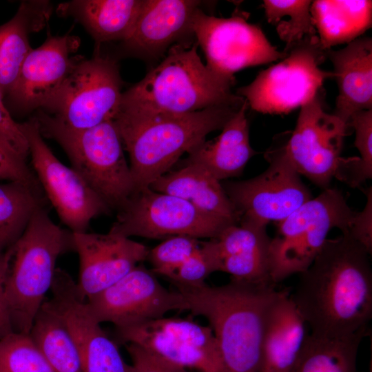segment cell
Instances as JSON below:
<instances>
[{
    "label": "cell",
    "instance_id": "obj_1",
    "mask_svg": "<svg viewBox=\"0 0 372 372\" xmlns=\"http://www.w3.org/2000/svg\"><path fill=\"white\" fill-rule=\"evenodd\" d=\"M371 254L347 234L327 239L299 273L291 296L311 334L342 338L368 331L372 317Z\"/></svg>",
    "mask_w": 372,
    "mask_h": 372
},
{
    "label": "cell",
    "instance_id": "obj_2",
    "mask_svg": "<svg viewBox=\"0 0 372 372\" xmlns=\"http://www.w3.org/2000/svg\"><path fill=\"white\" fill-rule=\"evenodd\" d=\"M276 285L231 279L211 287L174 285L188 311L205 317L216 340L223 372H258L269 311L282 292Z\"/></svg>",
    "mask_w": 372,
    "mask_h": 372
},
{
    "label": "cell",
    "instance_id": "obj_3",
    "mask_svg": "<svg viewBox=\"0 0 372 372\" xmlns=\"http://www.w3.org/2000/svg\"><path fill=\"white\" fill-rule=\"evenodd\" d=\"M244 102L187 114L121 104L114 121L130 156L135 192L169 172L183 154L204 142L208 134L222 130Z\"/></svg>",
    "mask_w": 372,
    "mask_h": 372
},
{
    "label": "cell",
    "instance_id": "obj_4",
    "mask_svg": "<svg viewBox=\"0 0 372 372\" xmlns=\"http://www.w3.org/2000/svg\"><path fill=\"white\" fill-rule=\"evenodd\" d=\"M197 43H177L136 84L123 92L121 104L172 114L240 104L234 94L235 78L209 70L197 53Z\"/></svg>",
    "mask_w": 372,
    "mask_h": 372
},
{
    "label": "cell",
    "instance_id": "obj_5",
    "mask_svg": "<svg viewBox=\"0 0 372 372\" xmlns=\"http://www.w3.org/2000/svg\"><path fill=\"white\" fill-rule=\"evenodd\" d=\"M68 251H75L73 233L56 225L42 207L5 251V296L13 332L29 335L50 289L56 260Z\"/></svg>",
    "mask_w": 372,
    "mask_h": 372
},
{
    "label": "cell",
    "instance_id": "obj_6",
    "mask_svg": "<svg viewBox=\"0 0 372 372\" xmlns=\"http://www.w3.org/2000/svg\"><path fill=\"white\" fill-rule=\"evenodd\" d=\"M43 136L56 141L74 169L107 203L118 210L135 192L122 140L114 120L74 130L38 110L34 116Z\"/></svg>",
    "mask_w": 372,
    "mask_h": 372
},
{
    "label": "cell",
    "instance_id": "obj_7",
    "mask_svg": "<svg viewBox=\"0 0 372 372\" xmlns=\"http://www.w3.org/2000/svg\"><path fill=\"white\" fill-rule=\"evenodd\" d=\"M355 214L342 192L329 187L278 222L269 246L273 283L304 271L320 252L329 232L338 228L342 234L349 233Z\"/></svg>",
    "mask_w": 372,
    "mask_h": 372
},
{
    "label": "cell",
    "instance_id": "obj_8",
    "mask_svg": "<svg viewBox=\"0 0 372 372\" xmlns=\"http://www.w3.org/2000/svg\"><path fill=\"white\" fill-rule=\"evenodd\" d=\"M283 52L287 54L280 62L237 90L236 94L256 112L281 114L301 107L316 96L326 79L334 76L333 72L320 68L327 50L318 35L306 37Z\"/></svg>",
    "mask_w": 372,
    "mask_h": 372
},
{
    "label": "cell",
    "instance_id": "obj_9",
    "mask_svg": "<svg viewBox=\"0 0 372 372\" xmlns=\"http://www.w3.org/2000/svg\"><path fill=\"white\" fill-rule=\"evenodd\" d=\"M122 81L116 62L96 54L83 58L54 96L39 109L71 130L114 120L121 105Z\"/></svg>",
    "mask_w": 372,
    "mask_h": 372
},
{
    "label": "cell",
    "instance_id": "obj_10",
    "mask_svg": "<svg viewBox=\"0 0 372 372\" xmlns=\"http://www.w3.org/2000/svg\"><path fill=\"white\" fill-rule=\"evenodd\" d=\"M234 223L203 211L187 201L147 187L136 191L118 210L109 232L130 238L186 236L215 238Z\"/></svg>",
    "mask_w": 372,
    "mask_h": 372
},
{
    "label": "cell",
    "instance_id": "obj_11",
    "mask_svg": "<svg viewBox=\"0 0 372 372\" xmlns=\"http://www.w3.org/2000/svg\"><path fill=\"white\" fill-rule=\"evenodd\" d=\"M268 167L257 176L222 184L240 216L239 224L267 227L280 222L312 198L300 175L273 143L265 153Z\"/></svg>",
    "mask_w": 372,
    "mask_h": 372
},
{
    "label": "cell",
    "instance_id": "obj_12",
    "mask_svg": "<svg viewBox=\"0 0 372 372\" xmlns=\"http://www.w3.org/2000/svg\"><path fill=\"white\" fill-rule=\"evenodd\" d=\"M320 91L301 107L294 130L273 143L300 175L324 190L331 187L350 127L325 112Z\"/></svg>",
    "mask_w": 372,
    "mask_h": 372
},
{
    "label": "cell",
    "instance_id": "obj_13",
    "mask_svg": "<svg viewBox=\"0 0 372 372\" xmlns=\"http://www.w3.org/2000/svg\"><path fill=\"white\" fill-rule=\"evenodd\" d=\"M36 176L48 200L73 233L86 232L95 217L111 209L72 168L63 165L46 145L34 116L20 123Z\"/></svg>",
    "mask_w": 372,
    "mask_h": 372
},
{
    "label": "cell",
    "instance_id": "obj_14",
    "mask_svg": "<svg viewBox=\"0 0 372 372\" xmlns=\"http://www.w3.org/2000/svg\"><path fill=\"white\" fill-rule=\"evenodd\" d=\"M191 30L205 53L207 67L224 76L233 78L238 70L282 59L287 54L272 45L259 26L239 15L218 18L198 8Z\"/></svg>",
    "mask_w": 372,
    "mask_h": 372
},
{
    "label": "cell",
    "instance_id": "obj_15",
    "mask_svg": "<svg viewBox=\"0 0 372 372\" xmlns=\"http://www.w3.org/2000/svg\"><path fill=\"white\" fill-rule=\"evenodd\" d=\"M125 343L138 344L180 367L223 372L219 351L209 327L192 320L165 318L116 328Z\"/></svg>",
    "mask_w": 372,
    "mask_h": 372
},
{
    "label": "cell",
    "instance_id": "obj_16",
    "mask_svg": "<svg viewBox=\"0 0 372 372\" xmlns=\"http://www.w3.org/2000/svg\"><path fill=\"white\" fill-rule=\"evenodd\" d=\"M87 300L99 323L112 322L116 328L161 318L170 311L188 310L180 293L164 287L142 265Z\"/></svg>",
    "mask_w": 372,
    "mask_h": 372
},
{
    "label": "cell",
    "instance_id": "obj_17",
    "mask_svg": "<svg viewBox=\"0 0 372 372\" xmlns=\"http://www.w3.org/2000/svg\"><path fill=\"white\" fill-rule=\"evenodd\" d=\"M79 45L77 37L48 34L41 46L32 49L23 63L14 85L6 95L5 103L9 112L24 114L41 109L83 58L72 56Z\"/></svg>",
    "mask_w": 372,
    "mask_h": 372
},
{
    "label": "cell",
    "instance_id": "obj_18",
    "mask_svg": "<svg viewBox=\"0 0 372 372\" xmlns=\"http://www.w3.org/2000/svg\"><path fill=\"white\" fill-rule=\"evenodd\" d=\"M73 239L80 262L76 289L83 300L117 282L149 253L144 245L110 232L73 233Z\"/></svg>",
    "mask_w": 372,
    "mask_h": 372
},
{
    "label": "cell",
    "instance_id": "obj_19",
    "mask_svg": "<svg viewBox=\"0 0 372 372\" xmlns=\"http://www.w3.org/2000/svg\"><path fill=\"white\" fill-rule=\"evenodd\" d=\"M200 1L143 0L141 10L124 47L136 54L156 58L190 32L191 23Z\"/></svg>",
    "mask_w": 372,
    "mask_h": 372
},
{
    "label": "cell",
    "instance_id": "obj_20",
    "mask_svg": "<svg viewBox=\"0 0 372 372\" xmlns=\"http://www.w3.org/2000/svg\"><path fill=\"white\" fill-rule=\"evenodd\" d=\"M271 238L267 227L234 224L212 238L219 271L231 279L258 285H275L270 276Z\"/></svg>",
    "mask_w": 372,
    "mask_h": 372
},
{
    "label": "cell",
    "instance_id": "obj_21",
    "mask_svg": "<svg viewBox=\"0 0 372 372\" xmlns=\"http://www.w3.org/2000/svg\"><path fill=\"white\" fill-rule=\"evenodd\" d=\"M338 87L333 114L348 125L355 112L372 110V39L358 38L342 49L327 50Z\"/></svg>",
    "mask_w": 372,
    "mask_h": 372
},
{
    "label": "cell",
    "instance_id": "obj_22",
    "mask_svg": "<svg viewBox=\"0 0 372 372\" xmlns=\"http://www.w3.org/2000/svg\"><path fill=\"white\" fill-rule=\"evenodd\" d=\"M307 327L289 290L283 289L267 318L258 372H291L309 335Z\"/></svg>",
    "mask_w": 372,
    "mask_h": 372
},
{
    "label": "cell",
    "instance_id": "obj_23",
    "mask_svg": "<svg viewBox=\"0 0 372 372\" xmlns=\"http://www.w3.org/2000/svg\"><path fill=\"white\" fill-rule=\"evenodd\" d=\"M248 107L245 100L217 138L196 146L181 163L196 164L219 181L240 175L249 159L257 154L249 143Z\"/></svg>",
    "mask_w": 372,
    "mask_h": 372
},
{
    "label": "cell",
    "instance_id": "obj_24",
    "mask_svg": "<svg viewBox=\"0 0 372 372\" xmlns=\"http://www.w3.org/2000/svg\"><path fill=\"white\" fill-rule=\"evenodd\" d=\"M149 187L179 197L212 216L239 223L240 216L220 181L196 164L181 163L180 167L159 177Z\"/></svg>",
    "mask_w": 372,
    "mask_h": 372
},
{
    "label": "cell",
    "instance_id": "obj_25",
    "mask_svg": "<svg viewBox=\"0 0 372 372\" xmlns=\"http://www.w3.org/2000/svg\"><path fill=\"white\" fill-rule=\"evenodd\" d=\"M52 9L48 1H23L15 15L0 25V90L4 96L14 85L32 49L29 35L47 24Z\"/></svg>",
    "mask_w": 372,
    "mask_h": 372
},
{
    "label": "cell",
    "instance_id": "obj_26",
    "mask_svg": "<svg viewBox=\"0 0 372 372\" xmlns=\"http://www.w3.org/2000/svg\"><path fill=\"white\" fill-rule=\"evenodd\" d=\"M143 0H75L61 3L56 12L81 23L97 44L125 41L131 34Z\"/></svg>",
    "mask_w": 372,
    "mask_h": 372
},
{
    "label": "cell",
    "instance_id": "obj_27",
    "mask_svg": "<svg viewBox=\"0 0 372 372\" xmlns=\"http://www.w3.org/2000/svg\"><path fill=\"white\" fill-rule=\"evenodd\" d=\"M311 12L324 50L349 43L371 27V1H313Z\"/></svg>",
    "mask_w": 372,
    "mask_h": 372
},
{
    "label": "cell",
    "instance_id": "obj_28",
    "mask_svg": "<svg viewBox=\"0 0 372 372\" xmlns=\"http://www.w3.org/2000/svg\"><path fill=\"white\" fill-rule=\"evenodd\" d=\"M29 336L54 372H83L73 338L48 301L43 302Z\"/></svg>",
    "mask_w": 372,
    "mask_h": 372
},
{
    "label": "cell",
    "instance_id": "obj_29",
    "mask_svg": "<svg viewBox=\"0 0 372 372\" xmlns=\"http://www.w3.org/2000/svg\"><path fill=\"white\" fill-rule=\"evenodd\" d=\"M366 333L342 338L309 334L291 372H356L359 345Z\"/></svg>",
    "mask_w": 372,
    "mask_h": 372
},
{
    "label": "cell",
    "instance_id": "obj_30",
    "mask_svg": "<svg viewBox=\"0 0 372 372\" xmlns=\"http://www.w3.org/2000/svg\"><path fill=\"white\" fill-rule=\"evenodd\" d=\"M47 200L43 193L22 183L0 184V252L21 237L34 212L46 207Z\"/></svg>",
    "mask_w": 372,
    "mask_h": 372
},
{
    "label": "cell",
    "instance_id": "obj_31",
    "mask_svg": "<svg viewBox=\"0 0 372 372\" xmlns=\"http://www.w3.org/2000/svg\"><path fill=\"white\" fill-rule=\"evenodd\" d=\"M312 1L265 0L263 8L268 22L287 49L306 37L317 35L311 12Z\"/></svg>",
    "mask_w": 372,
    "mask_h": 372
},
{
    "label": "cell",
    "instance_id": "obj_32",
    "mask_svg": "<svg viewBox=\"0 0 372 372\" xmlns=\"http://www.w3.org/2000/svg\"><path fill=\"white\" fill-rule=\"evenodd\" d=\"M348 125L355 131L354 145L360 157L341 158L335 178L351 187H359L372 178V110L355 112Z\"/></svg>",
    "mask_w": 372,
    "mask_h": 372
},
{
    "label": "cell",
    "instance_id": "obj_33",
    "mask_svg": "<svg viewBox=\"0 0 372 372\" xmlns=\"http://www.w3.org/2000/svg\"><path fill=\"white\" fill-rule=\"evenodd\" d=\"M0 372H54L29 335L12 332L0 339Z\"/></svg>",
    "mask_w": 372,
    "mask_h": 372
},
{
    "label": "cell",
    "instance_id": "obj_34",
    "mask_svg": "<svg viewBox=\"0 0 372 372\" xmlns=\"http://www.w3.org/2000/svg\"><path fill=\"white\" fill-rule=\"evenodd\" d=\"M197 238L186 236L167 238L149 250L148 259L155 274L169 278L187 258L200 247Z\"/></svg>",
    "mask_w": 372,
    "mask_h": 372
},
{
    "label": "cell",
    "instance_id": "obj_35",
    "mask_svg": "<svg viewBox=\"0 0 372 372\" xmlns=\"http://www.w3.org/2000/svg\"><path fill=\"white\" fill-rule=\"evenodd\" d=\"M219 271V260L211 239L200 242L199 249L167 279L173 285L198 286L213 272Z\"/></svg>",
    "mask_w": 372,
    "mask_h": 372
},
{
    "label": "cell",
    "instance_id": "obj_36",
    "mask_svg": "<svg viewBox=\"0 0 372 372\" xmlns=\"http://www.w3.org/2000/svg\"><path fill=\"white\" fill-rule=\"evenodd\" d=\"M0 180L20 182L44 194L36 174L27 165L25 160L14 152L1 138Z\"/></svg>",
    "mask_w": 372,
    "mask_h": 372
},
{
    "label": "cell",
    "instance_id": "obj_37",
    "mask_svg": "<svg viewBox=\"0 0 372 372\" xmlns=\"http://www.w3.org/2000/svg\"><path fill=\"white\" fill-rule=\"evenodd\" d=\"M0 90V138L18 155L25 160L29 154L28 141L20 123L11 116Z\"/></svg>",
    "mask_w": 372,
    "mask_h": 372
},
{
    "label": "cell",
    "instance_id": "obj_38",
    "mask_svg": "<svg viewBox=\"0 0 372 372\" xmlns=\"http://www.w3.org/2000/svg\"><path fill=\"white\" fill-rule=\"evenodd\" d=\"M125 347L132 361V372H189L138 344L126 343Z\"/></svg>",
    "mask_w": 372,
    "mask_h": 372
},
{
    "label": "cell",
    "instance_id": "obj_39",
    "mask_svg": "<svg viewBox=\"0 0 372 372\" xmlns=\"http://www.w3.org/2000/svg\"><path fill=\"white\" fill-rule=\"evenodd\" d=\"M367 200L364 209L356 212L351 228L347 234L372 251V191L366 192Z\"/></svg>",
    "mask_w": 372,
    "mask_h": 372
},
{
    "label": "cell",
    "instance_id": "obj_40",
    "mask_svg": "<svg viewBox=\"0 0 372 372\" xmlns=\"http://www.w3.org/2000/svg\"><path fill=\"white\" fill-rule=\"evenodd\" d=\"M6 258L0 252V339L13 332L5 296Z\"/></svg>",
    "mask_w": 372,
    "mask_h": 372
}]
</instances>
